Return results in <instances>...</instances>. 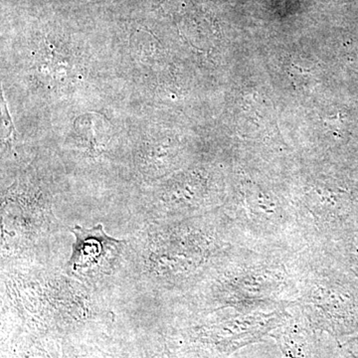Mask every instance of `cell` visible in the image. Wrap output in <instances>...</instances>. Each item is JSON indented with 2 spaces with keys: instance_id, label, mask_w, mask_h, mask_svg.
<instances>
[{
  "instance_id": "1",
  "label": "cell",
  "mask_w": 358,
  "mask_h": 358,
  "mask_svg": "<svg viewBox=\"0 0 358 358\" xmlns=\"http://www.w3.org/2000/svg\"><path fill=\"white\" fill-rule=\"evenodd\" d=\"M75 242L66 273L76 279L96 280L110 275L126 242L106 234L102 224L92 228L75 226Z\"/></svg>"
}]
</instances>
